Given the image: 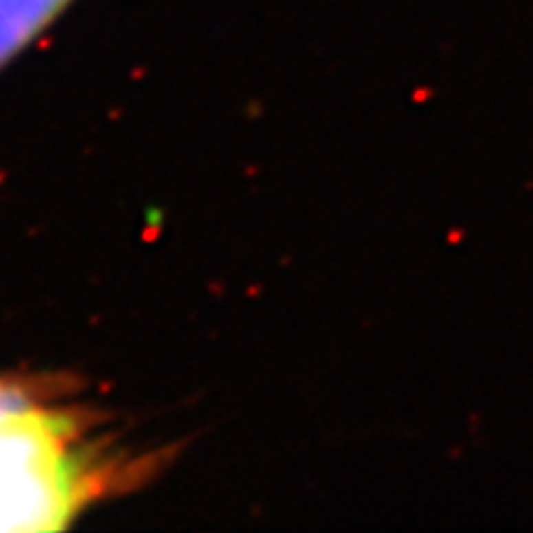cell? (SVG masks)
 Masks as SVG:
<instances>
[{
	"instance_id": "1",
	"label": "cell",
	"mask_w": 533,
	"mask_h": 533,
	"mask_svg": "<svg viewBox=\"0 0 533 533\" xmlns=\"http://www.w3.org/2000/svg\"><path fill=\"white\" fill-rule=\"evenodd\" d=\"M141 464L116 457L91 435L79 410L42 402L0 417V533L67 528Z\"/></svg>"
},
{
	"instance_id": "2",
	"label": "cell",
	"mask_w": 533,
	"mask_h": 533,
	"mask_svg": "<svg viewBox=\"0 0 533 533\" xmlns=\"http://www.w3.org/2000/svg\"><path fill=\"white\" fill-rule=\"evenodd\" d=\"M72 3L74 0H0V72Z\"/></svg>"
},
{
	"instance_id": "3",
	"label": "cell",
	"mask_w": 533,
	"mask_h": 533,
	"mask_svg": "<svg viewBox=\"0 0 533 533\" xmlns=\"http://www.w3.org/2000/svg\"><path fill=\"white\" fill-rule=\"evenodd\" d=\"M62 393L65 378L60 376H0V417L54 402Z\"/></svg>"
}]
</instances>
